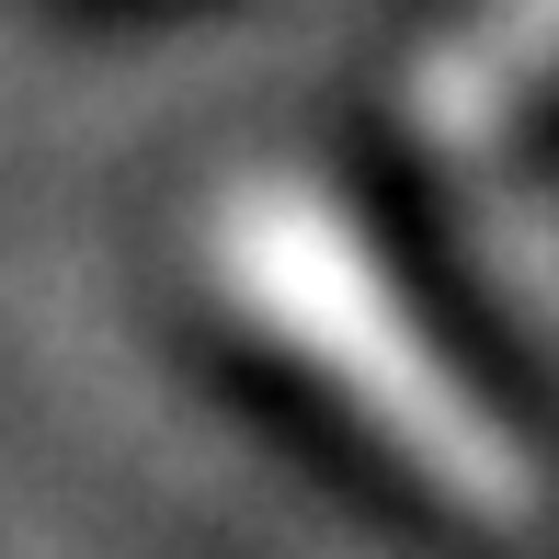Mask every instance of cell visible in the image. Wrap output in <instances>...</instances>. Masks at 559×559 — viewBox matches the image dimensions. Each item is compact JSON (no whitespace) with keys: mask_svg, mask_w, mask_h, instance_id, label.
I'll list each match as a JSON object with an SVG mask.
<instances>
[{"mask_svg":"<svg viewBox=\"0 0 559 559\" xmlns=\"http://www.w3.org/2000/svg\"><path fill=\"white\" fill-rule=\"evenodd\" d=\"M206 274H217V297L251 332L274 354H297L400 468L435 479L456 514H479V525H525L537 514V456L445 366V343L412 320V297L389 286L366 228L320 183H286V171L228 183L206 206Z\"/></svg>","mask_w":559,"mask_h":559,"instance_id":"6da1fadb","label":"cell"},{"mask_svg":"<svg viewBox=\"0 0 559 559\" xmlns=\"http://www.w3.org/2000/svg\"><path fill=\"white\" fill-rule=\"evenodd\" d=\"M559 81V0H468L400 81L423 148H491L537 92Z\"/></svg>","mask_w":559,"mask_h":559,"instance_id":"7a4b0ae2","label":"cell"}]
</instances>
